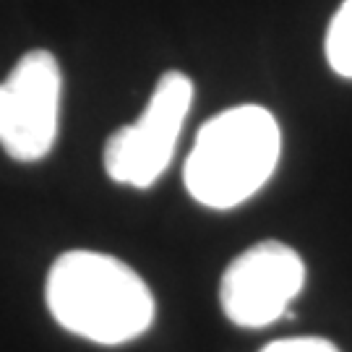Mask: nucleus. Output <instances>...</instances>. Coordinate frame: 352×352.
<instances>
[{
	"mask_svg": "<svg viewBox=\"0 0 352 352\" xmlns=\"http://www.w3.org/2000/svg\"><path fill=\"white\" fill-rule=\"evenodd\" d=\"M45 300L52 318L94 344H126L154 324L157 300L126 261L100 251H65L50 266Z\"/></svg>",
	"mask_w": 352,
	"mask_h": 352,
	"instance_id": "f257e3e1",
	"label": "nucleus"
},
{
	"mask_svg": "<svg viewBox=\"0 0 352 352\" xmlns=\"http://www.w3.org/2000/svg\"><path fill=\"white\" fill-rule=\"evenodd\" d=\"M282 157V128L261 104H238L209 118L193 141L183 180L209 209H235L272 180Z\"/></svg>",
	"mask_w": 352,
	"mask_h": 352,
	"instance_id": "f03ea898",
	"label": "nucleus"
},
{
	"mask_svg": "<svg viewBox=\"0 0 352 352\" xmlns=\"http://www.w3.org/2000/svg\"><path fill=\"white\" fill-rule=\"evenodd\" d=\"M193 104V81L183 71H167L157 81L136 123L118 128L104 144L102 164L113 183L151 188L175 157L177 139Z\"/></svg>",
	"mask_w": 352,
	"mask_h": 352,
	"instance_id": "7ed1b4c3",
	"label": "nucleus"
},
{
	"mask_svg": "<svg viewBox=\"0 0 352 352\" xmlns=\"http://www.w3.org/2000/svg\"><path fill=\"white\" fill-rule=\"evenodd\" d=\"M305 261L282 240H261L235 256L219 282L222 314L243 329L272 327L305 287Z\"/></svg>",
	"mask_w": 352,
	"mask_h": 352,
	"instance_id": "20e7f679",
	"label": "nucleus"
},
{
	"mask_svg": "<svg viewBox=\"0 0 352 352\" xmlns=\"http://www.w3.org/2000/svg\"><path fill=\"white\" fill-rule=\"evenodd\" d=\"M63 76L55 55L29 50L0 81V146L19 162L47 157L58 139Z\"/></svg>",
	"mask_w": 352,
	"mask_h": 352,
	"instance_id": "39448f33",
	"label": "nucleus"
},
{
	"mask_svg": "<svg viewBox=\"0 0 352 352\" xmlns=\"http://www.w3.org/2000/svg\"><path fill=\"white\" fill-rule=\"evenodd\" d=\"M327 60L342 78H352V0H342L327 32Z\"/></svg>",
	"mask_w": 352,
	"mask_h": 352,
	"instance_id": "423d86ee",
	"label": "nucleus"
},
{
	"mask_svg": "<svg viewBox=\"0 0 352 352\" xmlns=\"http://www.w3.org/2000/svg\"><path fill=\"white\" fill-rule=\"evenodd\" d=\"M261 352H340V347L324 337H289L266 344Z\"/></svg>",
	"mask_w": 352,
	"mask_h": 352,
	"instance_id": "0eeeda50",
	"label": "nucleus"
}]
</instances>
